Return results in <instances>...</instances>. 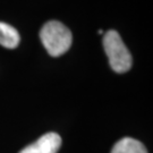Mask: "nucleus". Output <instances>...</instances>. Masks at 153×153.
<instances>
[{
	"label": "nucleus",
	"instance_id": "4",
	"mask_svg": "<svg viewBox=\"0 0 153 153\" xmlns=\"http://www.w3.org/2000/svg\"><path fill=\"white\" fill-rule=\"evenodd\" d=\"M111 153H148V151L140 141L125 137L114 145Z\"/></svg>",
	"mask_w": 153,
	"mask_h": 153
},
{
	"label": "nucleus",
	"instance_id": "2",
	"mask_svg": "<svg viewBox=\"0 0 153 153\" xmlns=\"http://www.w3.org/2000/svg\"><path fill=\"white\" fill-rule=\"evenodd\" d=\"M103 48L109 59L110 67L116 73H126L131 67V56L118 32L110 30L103 36Z\"/></svg>",
	"mask_w": 153,
	"mask_h": 153
},
{
	"label": "nucleus",
	"instance_id": "3",
	"mask_svg": "<svg viewBox=\"0 0 153 153\" xmlns=\"http://www.w3.org/2000/svg\"><path fill=\"white\" fill-rule=\"evenodd\" d=\"M60 145L61 137L57 133H47L19 153H57Z\"/></svg>",
	"mask_w": 153,
	"mask_h": 153
},
{
	"label": "nucleus",
	"instance_id": "1",
	"mask_svg": "<svg viewBox=\"0 0 153 153\" xmlns=\"http://www.w3.org/2000/svg\"><path fill=\"white\" fill-rule=\"evenodd\" d=\"M40 39L44 48L52 57L64 55L71 44V31L62 23L57 21H51L44 24L40 32Z\"/></svg>",
	"mask_w": 153,
	"mask_h": 153
},
{
	"label": "nucleus",
	"instance_id": "5",
	"mask_svg": "<svg viewBox=\"0 0 153 153\" xmlns=\"http://www.w3.org/2000/svg\"><path fill=\"white\" fill-rule=\"evenodd\" d=\"M19 43V34L16 28L0 22V45L7 49H14Z\"/></svg>",
	"mask_w": 153,
	"mask_h": 153
}]
</instances>
